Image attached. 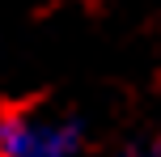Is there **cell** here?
I'll use <instances>...</instances> for the list:
<instances>
[{
  "label": "cell",
  "mask_w": 161,
  "mask_h": 157,
  "mask_svg": "<svg viewBox=\"0 0 161 157\" xmlns=\"http://www.w3.org/2000/svg\"><path fill=\"white\" fill-rule=\"evenodd\" d=\"M153 157H161V136H157V144H153Z\"/></svg>",
  "instance_id": "cell-2"
},
{
  "label": "cell",
  "mask_w": 161,
  "mask_h": 157,
  "mask_svg": "<svg viewBox=\"0 0 161 157\" xmlns=\"http://www.w3.org/2000/svg\"><path fill=\"white\" fill-rule=\"evenodd\" d=\"M85 127L72 115L0 106V157H80Z\"/></svg>",
  "instance_id": "cell-1"
}]
</instances>
